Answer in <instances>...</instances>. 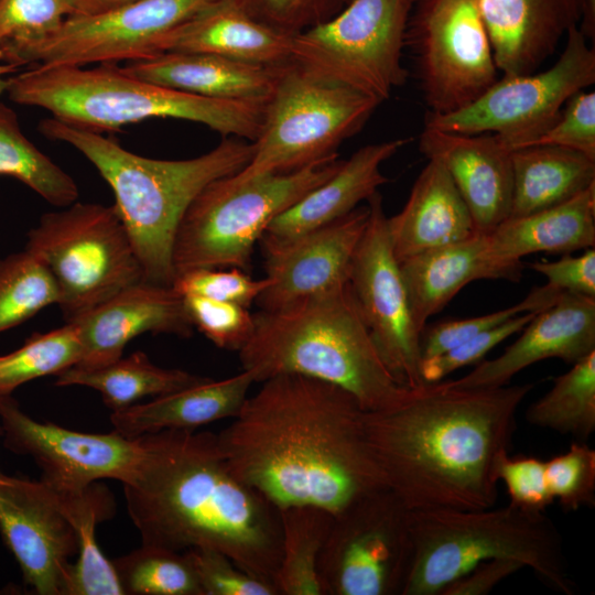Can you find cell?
Listing matches in <instances>:
<instances>
[{
	"label": "cell",
	"mask_w": 595,
	"mask_h": 595,
	"mask_svg": "<svg viewBox=\"0 0 595 595\" xmlns=\"http://www.w3.org/2000/svg\"><path fill=\"white\" fill-rule=\"evenodd\" d=\"M364 414L345 389L282 374L262 381L217 441L232 473L279 509L307 505L336 515L388 488Z\"/></svg>",
	"instance_id": "1"
},
{
	"label": "cell",
	"mask_w": 595,
	"mask_h": 595,
	"mask_svg": "<svg viewBox=\"0 0 595 595\" xmlns=\"http://www.w3.org/2000/svg\"><path fill=\"white\" fill-rule=\"evenodd\" d=\"M532 388H457L442 380L408 389L389 408L365 411L387 487L410 511L494 507L496 463L509 452L517 411Z\"/></svg>",
	"instance_id": "2"
},
{
	"label": "cell",
	"mask_w": 595,
	"mask_h": 595,
	"mask_svg": "<svg viewBox=\"0 0 595 595\" xmlns=\"http://www.w3.org/2000/svg\"><path fill=\"white\" fill-rule=\"evenodd\" d=\"M144 435L147 458L136 479L123 485L142 544L213 549L275 585L279 508L232 473L217 434L164 430Z\"/></svg>",
	"instance_id": "3"
},
{
	"label": "cell",
	"mask_w": 595,
	"mask_h": 595,
	"mask_svg": "<svg viewBox=\"0 0 595 595\" xmlns=\"http://www.w3.org/2000/svg\"><path fill=\"white\" fill-rule=\"evenodd\" d=\"M39 131L72 145L97 169L115 194V206L141 263L143 281L165 286H172L176 277L172 250L185 210L206 185L241 171L253 153L252 142L226 138L193 159L159 160L53 117L40 121Z\"/></svg>",
	"instance_id": "4"
},
{
	"label": "cell",
	"mask_w": 595,
	"mask_h": 595,
	"mask_svg": "<svg viewBox=\"0 0 595 595\" xmlns=\"http://www.w3.org/2000/svg\"><path fill=\"white\" fill-rule=\"evenodd\" d=\"M255 329L238 351L255 382L298 374L336 385L365 411L389 408L409 388L383 364L348 281L284 307L253 314Z\"/></svg>",
	"instance_id": "5"
},
{
	"label": "cell",
	"mask_w": 595,
	"mask_h": 595,
	"mask_svg": "<svg viewBox=\"0 0 595 595\" xmlns=\"http://www.w3.org/2000/svg\"><path fill=\"white\" fill-rule=\"evenodd\" d=\"M47 110L67 125L102 133L153 118L193 121L253 142L266 102L202 97L128 74L118 64L31 66L0 77V96Z\"/></svg>",
	"instance_id": "6"
},
{
	"label": "cell",
	"mask_w": 595,
	"mask_h": 595,
	"mask_svg": "<svg viewBox=\"0 0 595 595\" xmlns=\"http://www.w3.org/2000/svg\"><path fill=\"white\" fill-rule=\"evenodd\" d=\"M413 561L402 595H436L479 562L510 559L574 595L560 532L544 512L499 508L410 511Z\"/></svg>",
	"instance_id": "7"
},
{
	"label": "cell",
	"mask_w": 595,
	"mask_h": 595,
	"mask_svg": "<svg viewBox=\"0 0 595 595\" xmlns=\"http://www.w3.org/2000/svg\"><path fill=\"white\" fill-rule=\"evenodd\" d=\"M337 156L247 181L210 182L185 210L173 242L176 275L194 269L248 270L256 242L270 223L339 167Z\"/></svg>",
	"instance_id": "8"
},
{
	"label": "cell",
	"mask_w": 595,
	"mask_h": 595,
	"mask_svg": "<svg viewBox=\"0 0 595 595\" xmlns=\"http://www.w3.org/2000/svg\"><path fill=\"white\" fill-rule=\"evenodd\" d=\"M379 105L291 61L282 66L266 102L251 160L231 177L242 182L289 173L337 156L339 144L356 134Z\"/></svg>",
	"instance_id": "9"
},
{
	"label": "cell",
	"mask_w": 595,
	"mask_h": 595,
	"mask_svg": "<svg viewBox=\"0 0 595 595\" xmlns=\"http://www.w3.org/2000/svg\"><path fill=\"white\" fill-rule=\"evenodd\" d=\"M25 250L51 272L66 323L143 281L141 263L115 204L76 201L43 214L28 232Z\"/></svg>",
	"instance_id": "10"
},
{
	"label": "cell",
	"mask_w": 595,
	"mask_h": 595,
	"mask_svg": "<svg viewBox=\"0 0 595 595\" xmlns=\"http://www.w3.org/2000/svg\"><path fill=\"white\" fill-rule=\"evenodd\" d=\"M412 0H350L328 21L293 36L291 61L378 102L402 86Z\"/></svg>",
	"instance_id": "11"
},
{
	"label": "cell",
	"mask_w": 595,
	"mask_h": 595,
	"mask_svg": "<svg viewBox=\"0 0 595 595\" xmlns=\"http://www.w3.org/2000/svg\"><path fill=\"white\" fill-rule=\"evenodd\" d=\"M595 83V50L578 25L565 35L558 61L539 73L502 75L468 106L445 115L429 112L426 127L493 133L512 151L526 147L558 119L575 93Z\"/></svg>",
	"instance_id": "12"
},
{
	"label": "cell",
	"mask_w": 595,
	"mask_h": 595,
	"mask_svg": "<svg viewBox=\"0 0 595 595\" xmlns=\"http://www.w3.org/2000/svg\"><path fill=\"white\" fill-rule=\"evenodd\" d=\"M413 561L410 510L389 489L334 515L318 561L323 595H402Z\"/></svg>",
	"instance_id": "13"
},
{
	"label": "cell",
	"mask_w": 595,
	"mask_h": 595,
	"mask_svg": "<svg viewBox=\"0 0 595 595\" xmlns=\"http://www.w3.org/2000/svg\"><path fill=\"white\" fill-rule=\"evenodd\" d=\"M215 0H132L77 14L50 34L0 48V63L17 67L118 64L158 54L161 37Z\"/></svg>",
	"instance_id": "14"
},
{
	"label": "cell",
	"mask_w": 595,
	"mask_h": 595,
	"mask_svg": "<svg viewBox=\"0 0 595 595\" xmlns=\"http://www.w3.org/2000/svg\"><path fill=\"white\" fill-rule=\"evenodd\" d=\"M409 18L405 46L429 112L457 111L497 79L489 35L474 0H418Z\"/></svg>",
	"instance_id": "15"
},
{
	"label": "cell",
	"mask_w": 595,
	"mask_h": 595,
	"mask_svg": "<svg viewBox=\"0 0 595 595\" xmlns=\"http://www.w3.org/2000/svg\"><path fill=\"white\" fill-rule=\"evenodd\" d=\"M367 202L369 218L348 283L383 364L400 386L418 388L424 383L420 375L421 332L391 247L381 195L377 192Z\"/></svg>",
	"instance_id": "16"
},
{
	"label": "cell",
	"mask_w": 595,
	"mask_h": 595,
	"mask_svg": "<svg viewBox=\"0 0 595 595\" xmlns=\"http://www.w3.org/2000/svg\"><path fill=\"white\" fill-rule=\"evenodd\" d=\"M0 420L6 447L30 455L42 469L41 480L57 493L79 491L104 478L131 484L148 455L145 435L85 433L39 422L11 396L0 397Z\"/></svg>",
	"instance_id": "17"
},
{
	"label": "cell",
	"mask_w": 595,
	"mask_h": 595,
	"mask_svg": "<svg viewBox=\"0 0 595 595\" xmlns=\"http://www.w3.org/2000/svg\"><path fill=\"white\" fill-rule=\"evenodd\" d=\"M0 534L26 585L40 595H66L77 538L46 484L0 472Z\"/></svg>",
	"instance_id": "18"
},
{
	"label": "cell",
	"mask_w": 595,
	"mask_h": 595,
	"mask_svg": "<svg viewBox=\"0 0 595 595\" xmlns=\"http://www.w3.org/2000/svg\"><path fill=\"white\" fill-rule=\"evenodd\" d=\"M368 218L367 205L292 239L262 236L270 284L256 300L261 310H278L346 283Z\"/></svg>",
	"instance_id": "19"
},
{
	"label": "cell",
	"mask_w": 595,
	"mask_h": 595,
	"mask_svg": "<svg viewBox=\"0 0 595 595\" xmlns=\"http://www.w3.org/2000/svg\"><path fill=\"white\" fill-rule=\"evenodd\" d=\"M420 151L448 173L467 205L476 231L490 234L509 217L511 151L493 133L466 134L424 126Z\"/></svg>",
	"instance_id": "20"
},
{
	"label": "cell",
	"mask_w": 595,
	"mask_h": 595,
	"mask_svg": "<svg viewBox=\"0 0 595 595\" xmlns=\"http://www.w3.org/2000/svg\"><path fill=\"white\" fill-rule=\"evenodd\" d=\"M521 332L501 355L482 360L467 375L446 382L457 388H495L544 359L578 361L595 350V298L563 293L553 305L536 313Z\"/></svg>",
	"instance_id": "21"
},
{
	"label": "cell",
	"mask_w": 595,
	"mask_h": 595,
	"mask_svg": "<svg viewBox=\"0 0 595 595\" xmlns=\"http://www.w3.org/2000/svg\"><path fill=\"white\" fill-rule=\"evenodd\" d=\"M78 329L83 354L75 365L95 368L122 357L126 345L144 334L190 337L194 326L183 296L172 286L141 281L72 321Z\"/></svg>",
	"instance_id": "22"
},
{
	"label": "cell",
	"mask_w": 595,
	"mask_h": 595,
	"mask_svg": "<svg viewBox=\"0 0 595 595\" xmlns=\"http://www.w3.org/2000/svg\"><path fill=\"white\" fill-rule=\"evenodd\" d=\"M502 75L536 72L567 31L580 25L585 0H474Z\"/></svg>",
	"instance_id": "23"
},
{
	"label": "cell",
	"mask_w": 595,
	"mask_h": 595,
	"mask_svg": "<svg viewBox=\"0 0 595 595\" xmlns=\"http://www.w3.org/2000/svg\"><path fill=\"white\" fill-rule=\"evenodd\" d=\"M409 302L418 329L422 333L428 320L442 311L468 283L477 280L520 282L521 260L494 257L488 235L474 236L428 250L400 262Z\"/></svg>",
	"instance_id": "24"
},
{
	"label": "cell",
	"mask_w": 595,
	"mask_h": 595,
	"mask_svg": "<svg viewBox=\"0 0 595 595\" xmlns=\"http://www.w3.org/2000/svg\"><path fill=\"white\" fill-rule=\"evenodd\" d=\"M293 36L251 17L239 0H215L164 34L163 52L208 53L263 66L291 62Z\"/></svg>",
	"instance_id": "25"
},
{
	"label": "cell",
	"mask_w": 595,
	"mask_h": 595,
	"mask_svg": "<svg viewBox=\"0 0 595 595\" xmlns=\"http://www.w3.org/2000/svg\"><path fill=\"white\" fill-rule=\"evenodd\" d=\"M282 66H263L208 53L163 52L128 62L122 68L140 79L202 97L266 102Z\"/></svg>",
	"instance_id": "26"
},
{
	"label": "cell",
	"mask_w": 595,
	"mask_h": 595,
	"mask_svg": "<svg viewBox=\"0 0 595 595\" xmlns=\"http://www.w3.org/2000/svg\"><path fill=\"white\" fill-rule=\"evenodd\" d=\"M409 141L394 139L358 149L328 180L277 216L262 236L292 239L349 214L389 181L381 165Z\"/></svg>",
	"instance_id": "27"
},
{
	"label": "cell",
	"mask_w": 595,
	"mask_h": 595,
	"mask_svg": "<svg viewBox=\"0 0 595 595\" xmlns=\"http://www.w3.org/2000/svg\"><path fill=\"white\" fill-rule=\"evenodd\" d=\"M388 230L399 263L477 232L467 205L435 160L419 174L404 207L388 218Z\"/></svg>",
	"instance_id": "28"
},
{
	"label": "cell",
	"mask_w": 595,
	"mask_h": 595,
	"mask_svg": "<svg viewBox=\"0 0 595 595\" xmlns=\"http://www.w3.org/2000/svg\"><path fill=\"white\" fill-rule=\"evenodd\" d=\"M255 382L252 376L241 372L221 380H207L182 390L133 404L110 415L115 431L127 437L164 430H196L223 419H234Z\"/></svg>",
	"instance_id": "29"
},
{
	"label": "cell",
	"mask_w": 595,
	"mask_h": 595,
	"mask_svg": "<svg viewBox=\"0 0 595 595\" xmlns=\"http://www.w3.org/2000/svg\"><path fill=\"white\" fill-rule=\"evenodd\" d=\"M595 184L555 206L507 218L488 234L494 257L519 261L537 253H572L594 248Z\"/></svg>",
	"instance_id": "30"
},
{
	"label": "cell",
	"mask_w": 595,
	"mask_h": 595,
	"mask_svg": "<svg viewBox=\"0 0 595 595\" xmlns=\"http://www.w3.org/2000/svg\"><path fill=\"white\" fill-rule=\"evenodd\" d=\"M512 196L508 218L526 216L571 199L595 184V159L556 145L511 151Z\"/></svg>",
	"instance_id": "31"
},
{
	"label": "cell",
	"mask_w": 595,
	"mask_h": 595,
	"mask_svg": "<svg viewBox=\"0 0 595 595\" xmlns=\"http://www.w3.org/2000/svg\"><path fill=\"white\" fill-rule=\"evenodd\" d=\"M54 494L77 538V560L71 567L66 595H125L112 561L96 540V526L115 511L109 489L94 483L79 491Z\"/></svg>",
	"instance_id": "32"
},
{
	"label": "cell",
	"mask_w": 595,
	"mask_h": 595,
	"mask_svg": "<svg viewBox=\"0 0 595 595\" xmlns=\"http://www.w3.org/2000/svg\"><path fill=\"white\" fill-rule=\"evenodd\" d=\"M209 377L154 365L142 351L95 368L73 366L56 375L58 387L84 386L100 392L109 409L123 410L145 397H161L201 383Z\"/></svg>",
	"instance_id": "33"
},
{
	"label": "cell",
	"mask_w": 595,
	"mask_h": 595,
	"mask_svg": "<svg viewBox=\"0 0 595 595\" xmlns=\"http://www.w3.org/2000/svg\"><path fill=\"white\" fill-rule=\"evenodd\" d=\"M281 558L274 583L280 595H323L318 561L334 515L315 506L280 508Z\"/></svg>",
	"instance_id": "34"
},
{
	"label": "cell",
	"mask_w": 595,
	"mask_h": 595,
	"mask_svg": "<svg viewBox=\"0 0 595 595\" xmlns=\"http://www.w3.org/2000/svg\"><path fill=\"white\" fill-rule=\"evenodd\" d=\"M528 423L587 440L595 431V350L565 374L526 411Z\"/></svg>",
	"instance_id": "35"
},
{
	"label": "cell",
	"mask_w": 595,
	"mask_h": 595,
	"mask_svg": "<svg viewBox=\"0 0 595 595\" xmlns=\"http://www.w3.org/2000/svg\"><path fill=\"white\" fill-rule=\"evenodd\" d=\"M0 175L17 178L57 207L73 204L79 195L74 178L26 138L17 113L1 101Z\"/></svg>",
	"instance_id": "36"
},
{
	"label": "cell",
	"mask_w": 595,
	"mask_h": 595,
	"mask_svg": "<svg viewBox=\"0 0 595 595\" xmlns=\"http://www.w3.org/2000/svg\"><path fill=\"white\" fill-rule=\"evenodd\" d=\"M112 563L125 595H203L188 550L142 544Z\"/></svg>",
	"instance_id": "37"
},
{
	"label": "cell",
	"mask_w": 595,
	"mask_h": 595,
	"mask_svg": "<svg viewBox=\"0 0 595 595\" xmlns=\"http://www.w3.org/2000/svg\"><path fill=\"white\" fill-rule=\"evenodd\" d=\"M83 346L76 325L34 334L19 349L0 356V397L19 386L47 375H58L77 365Z\"/></svg>",
	"instance_id": "38"
},
{
	"label": "cell",
	"mask_w": 595,
	"mask_h": 595,
	"mask_svg": "<svg viewBox=\"0 0 595 595\" xmlns=\"http://www.w3.org/2000/svg\"><path fill=\"white\" fill-rule=\"evenodd\" d=\"M57 303L58 291L51 272L30 251L0 259V333Z\"/></svg>",
	"instance_id": "39"
},
{
	"label": "cell",
	"mask_w": 595,
	"mask_h": 595,
	"mask_svg": "<svg viewBox=\"0 0 595 595\" xmlns=\"http://www.w3.org/2000/svg\"><path fill=\"white\" fill-rule=\"evenodd\" d=\"M77 14L78 0H0V48L41 39Z\"/></svg>",
	"instance_id": "40"
},
{
	"label": "cell",
	"mask_w": 595,
	"mask_h": 595,
	"mask_svg": "<svg viewBox=\"0 0 595 595\" xmlns=\"http://www.w3.org/2000/svg\"><path fill=\"white\" fill-rule=\"evenodd\" d=\"M545 477L553 499L566 510L595 505V451L582 441L545 461Z\"/></svg>",
	"instance_id": "41"
},
{
	"label": "cell",
	"mask_w": 595,
	"mask_h": 595,
	"mask_svg": "<svg viewBox=\"0 0 595 595\" xmlns=\"http://www.w3.org/2000/svg\"><path fill=\"white\" fill-rule=\"evenodd\" d=\"M194 326L221 349L239 351L251 338L253 315L241 305L198 295H182Z\"/></svg>",
	"instance_id": "42"
},
{
	"label": "cell",
	"mask_w": 595,
	"mask_h": 595,
	"mask_svg": "<svg viewBox=\"0 0 595 595\" xmlns=\"http://www.w3.org/2000/svg\"><path fill=\"white\" fill-rule=\"evenodd\" d=\"M270 284L268 278L255 280L245 270L194 269L175 277L172 288L181 295H198L249 307Z\"/></svg>",
	"instance_id": "43"
},
{
	"label": "cell",
	"mask_w": 595,
	"mask_h": 595,
	"mask_svg": "<svg viewBox=\"0 0 595 595\" xmlns=\"http://www.w3.org/2000/svg\"><path fill=\"white\" fill-rule=\"evenodd\" d=\"M527 312L516 315L506 322L483 331L466 342L436 356L422 359L420 375L424 383L442 381L455 370L468 365H475L497 345L520 332L534 316Z\"/></svg>",
	"instance_id": "44"
},
{
	"label": "cell",
	"mask_w": 595,
	"mask_h": 595,
	"mask_svg": "<svg viewBox=\"0 0 595 595\" xmlns=\"http://www.w3.org/2000/svg\"><path fill=\"white\" fill-rule=\"evenodd\" d=\"M188 552L203 595H279L273 583L249 574L219 551L195 548Z\"/></svg>",
	"instance_id": "45"
},
{
	"label": "cell",
	"mask_w": 595,
	"mask_h": 595,
	"mask_svg": "<svg viewBox=\"0 0 595 595\" xmlns=\"http://www.w3.org/2000/svg\"><path fill=\"white\" fill-rule=\"evenodd\" d=\"M256 20L286 34L295 35L322 24L349 0H239Z\"/></svg>",
	"instance_id": "46"
},
{
	"label": "cell",
	"mask_w": 595,
	"mask_h": 595,
	"mask_svg": "<svg viewBox=\"0 0 595 595\" xmlns=\"http://www.w3.org/2000/svg\"><path fill=\"white\" fill-rule=\"evenodd\" d=\"M541 144L571 149L595 159V93H575L552 126L526 147Z\"/></svg>",
	"instance_id": "47"
},
{
	"label": "cell",
	"mask_w": 595,
	"mask_h": 595,
	"mask_svg": "<svg viewBox=\"0 0 595 595\" xmlns=\"http://www.w3.org/2000/svg\"><path fill=\"white\" fill-rule=\"evenodd\" d=\"M496 476L509 496V504L521 509L544 512L553 502L545 477V461L537 457H511L502 453L496 463Z\"/></svg>",
	"instance_id": "48"
},
{
	"label": "cell",
	"mask_w": 595,
	"mask_h": 595,
	"mask_svg": "<svg viewBox=\"0 0 595 595\" xmlns=\"http://www.w3.org/2000/svg\"><path fill=\"white\" fill-rule=\"evenodd\" d=\"M527 312H530L529 305L523 299L515 305L488 314L467 318H451L425 326L420 339L422 359L447 351L478 333Z\"/></svg>",
	"instance_id": "49"
},
{
	"label": "cell",
	"mask_w": 595,
	"mask_h": 595,
	"mask_svg": "<svg viewBox=\"0 0 595 595\" xmlns=\"http://www.w3.org/2000/svg\"><path fill=\"white\" fill-rule=\"evenodd\" d=\"M529 267L545 277V283L560 293L595 298V250L585 249L580 256L563 253L555 261H537Z\"/></svg>",
	"instance_id": "50"
},
{
	"label": "cell",
	"mask_w": 595,
	"mask_h": 595,
	"mask_svg": "<svg viewBox=\"0 0 595 595\" xmlns=\"http://www.w3.org/2000/svg\"><path fill=\"white\" fill-rule=\"evenodd\" d=\"M521 569L523 565L515 560H486L447 584L439 595H486L502 580Z\"/></svg>",
	"instance_id": "51"
},
{
	"label": "cell",
	"mask_w": 595,
	"mask_h": 595,
	"mask_svg": "<svg viewBox=\"0 0 595 595\" xmlns=\"http://www.w3.org/2000/svg\"><path fill=\"white\" fill-rule=\"evenodd\" d=\"M132 0H78L82 14H95L115 9Z\"/></svg>",
	"instance_id": "52"
},
{
	"label": "cell",
	"mask_w": 595,
	"mask_h": 595,
	"mask_svg": "<svg viewBox=\"0 0 595 595\" xmlns=\"http://www.w3.org/2000/svg\"><path fill=\"white\" fill-rule=\"evenodd\" d=\"M580 29L586 39L594 40L595 37V0H585V8Z\"/></svg>",
	"instance_id": "53"
},
{
	"label": "cell",
	"mask_w": 595,
	"mask_h": 595,
	"mask_svg": "<svg viewBox=\"0 0 595 595\" xmlns=\"http://www.w3.org/2000/svg\"><path fill=\"white\" fill-rule=\"evenodd\" d=\"M18 68L19 67H17L14 65L1 64L0 63V77L13 74V73L18 72Z\"/></svg>",
	"instance_id": "54"
},
{
	"label": "cell",
	"mask_w": 595,
	"mask_h": 595,
	"mask_svg": "<svg viewBox=\"0 0 595 595\" xmlns=\"http://www.w3.org/2000/svg\"><path fill=\"white\" fill-rule=\"evenodd\" d=\"M2 434V430H1V426H0V435Z\"/></svg>",
	"instance_id": "55"
},
{
	"label": "cell",
	"mask_w": 595,
	"mask_h": 595,
	"mask_svg": "<svg viewBox=\"0 0 595 595\" xmlns=\"http://www.w3.org/2000/svg\"><path fill=\"white\" fill-rule=\"evenodd\" d=\"M412 1H413V3H415V1H418V0H412Z\"/></svg>",
	"instance_id": "56"
},
{
	"label": "cell",
	"mask_w": 595,
	"mask_h": 595,
	"mask_svg": "<svg viewBox=\"0 0 595 595\" xmlns=\"http://www.w3.org/2000/svg\"><path fill=\"white\" fill-rule=\"evenodd\" d=\"M350 1V0H349Z\"/></svg>",
	"instance_id": "57"
}]
</instances>
